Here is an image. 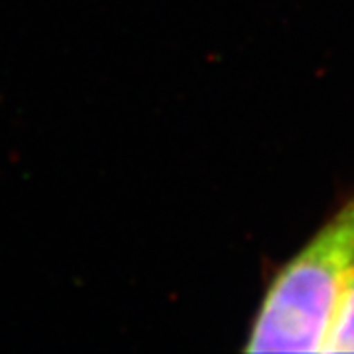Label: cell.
I'll use <instances>...</instances> for the list:
<instances>
[{
  "label": "cell",
  "mask_w": 354,
  "mask_h": 354,
  "mask_svg": "<svg viewBox=\"0 0 354 354\" xmlns=\"http://www.w3.org/2000/svg\"><path fill=\"white\" fill-rule=\"evenodd\" d=\"M354 274V195L268 286L248 353H325L330 325Z\"/></svg>",
  "instance_id": "cell-1"
},
{
  "label": "cell",
  "mask_w": 354,
  "mask_h": 354,
  "mask_svg": "<svg viewBox=\"0 0 354 354\" xmlns=\"http://www.w3.org/2000/svg\"><path fill=\"white\" fill-rule=\"evenodd\" d=\"M325 353H354V274L333 319Z\"/></svg>",
  "instance_id": "cell-2"
}]
</instances>
